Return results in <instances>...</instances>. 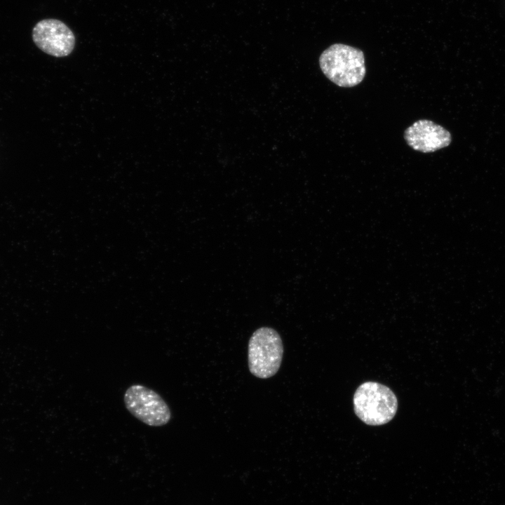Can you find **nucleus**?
<instances>
[{
  "label": "nucleus",
  "instance_id": "nucleus-5",
  "mask_svg": "<svg viewBox=\"0 0 505 505\" xmlns=\"http://www.w3.org/2000/svg\"><path fill=\"white\" fill-rule=\"evenodd\" d=\"M32 39L43 52L58 58L69 55L75 45L72 31L63 22L56 19L38 22L32 29Z\"/></svg>",
  "mask_w": 505,
  "mask_h": 505
},
{
  "label": "nucleus",
  "instance_id": "nucleus-1",
  "mask_svg": "<svg viewBox=\"0 0 505 505\" xmlns=\"http://www.w3.org/2000/svg\"><path fill=\"white\" fill-rule=\"evenodd\" d=\"M319 65L330 81L344 88L361 83L366 72L363 52L343 43H334L323 50Z\"/></svg>",
  "mask_w": 505,
  "mask_h": 505
},
{
  "label": "nucleus",
  "instance_id": "nucleus-4",
  "mask_svg": "<svg viewBox=\"0 0 505 505\" xmlns=\"http://www.w3.org/2000/svg\"><path fill=\"white\" fill-rule=\"evenodd\" d=\"M125 406L136 419L150 426H162L171 419V412L163 398L140 384L129 386L123 396Z\"/></svg>",
  "mask_w": 505,
  "mask_h": 505
},
{
  "label": "nucleus",
  "instance_id": "nucleus-3",
  "mask_svg": "<svg viewBox=\"0 0 505 505\" xmlns=\"http://www.w3.org/2000/svg\"><path fill=\"white\" fill-rule=\"evenodd\" d=\"M283 355V346L274 329L262 327L250 337L248 347L250 372L256 377L268 379L278 371Z\"/></svg>",
  "mask_w": 505,
  "mask_h": 505
},
{
  "label": "nucleus",
  "instance_id": "nucleus-6",
  "mask_svg": "<svg viewBox=\"0 0 505 505\" xmlns=\"http://www.w3.org/2000/svg\"><path fill=\"white\" fill-rule=\"evenodd\" d=\"M404 138L411 148L422 153H430L445 148L452 141L450 133L427 119H420L407 128Z\"/></svg>",
  "mask_w": 505,
  "mask_h": 505
},
{
  "label": "nucleus",
  "instance_id": "nucleus-2",
  "mask_svg": "<svg viewBox=\"0 0 505 505\" xmlns=\"http://www.w3.org/2000/svg\"><path fill=\"white\" fill-rule=\"evenodd\" d=\"M354 409L365 424L379 426L389 422L396 415L398 400L388 386L376 382H365L356 390Z\"/></svg>",
  "mask_w": 505,
  "mask_h": 505
},
{
  "label": "nucleus",
  "instance_id": "nucleus-7",
  "mask_svg": "<svg viewBox=\"0 0 505 505\" xmlns=\"http://www.w3.org/2000/svg\"><path fill=\"white\" fill-rule=\"evenodd\" d=\"M504 4H505V1H504Z\"/></svg>",
  "mask_w": 505,
  "mask_h": 505
}]
</instances>
